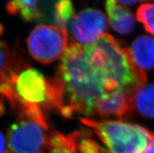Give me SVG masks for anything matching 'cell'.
Instances as JSON below:
<instances>
[{
  "instance_id": "cell-12",
  "label": "cell",
  "mask_w": 154,
  "mask_h": 153,
  "mask_svg": "<svg viewBox=\"0 0 154 153\" xmlns=\"http://www.w3.org/2000/svg\"><path fill=\"white\" fill-rule=\"evenodd\" d=\"M80 134V131H74L68 135L57 131L51 132L48 137L47 153H78Z\"/></svg>"
},
{
  "instance_id": "cell-11",
  "label": "cell",
  "mask_w": 154,
  "mask_h": 153,
  "mask_svg": "<svg viewBox=\"0 0 154 153\" xmlns=\"http://www.w3.org/2000/svg\"><path fill=\"white\" fill-rule=\"evenodd\" d=\"M38 1L17 0L8 2L6 10L11 15H20L24 20L34 22L45 18V12Z\"/></svg>"
},
{
  "instance_id": "cell-2",
  "label": "cell",
  "mask_w": 154,
  "mask_h": 153,
  "mask_svg": "<svg viewBox=\"0 0 154 153\" xmlns=\"http://www.w3.org/2000/svg\"><path fill=\"white\" fill-rule=\"evenodd\" d=\"M85 48L90 63L103 80L106 93L119 88L134 90L146 84V73L135 66L129 49L112 35L103 34Z\"/></svg>"
},
{
  "instance_id": "cell-13",
  "label": "cell",
  "mask_w": 154,
  "mask_h": 153,
  "mask_svg": "<svg viewBox=\"0 0 154 153\" xmlns=\"http://www.w3.org/2000/svg\"><path fill=\"white\" fill-rule=\"evenodd\" d=\"M133 101L137 111L146 118L154 119V84H145L133 90Z\"/></svg>"
},
{
  "instance_id": "cell-19",
  "label": "cell",
  "mask_w": 154,
  "mask_h": 153,
  "mask_svg": "<svg viewBox=\"0 0 154 153\" xmlns=\"http://www.w3.org/2000/svg\"><path fill=\"white\" fill-rule=\"evenodd\" d=\"M117 2L121 6L126 7V6H130L135 5V4H138L141 2H139V1H117Z\"/></svg>"
},
{
  "instance_id": "cell-1",
  "label": "cell",
  "mask_w": 154,
  "mask_h": 153,
  "mask_svg": "<svg viewBox=\"0 0 154 153\" xmlns=\"http://www.w3.org/2000/svg\"><path fill=\"white\" fill-rule=\"evenodd\" d=\"M63 87L64 110L61 116L96 115V107L106 94L105 84L88 58L86 48L71 43L61 57L57 74Z\"/></svg>"
},
{
  "instance_id": "cell-5",
  "label": "cell",
  "mask_w": 154,
  "mask_h": 153,
  "mask_svg": "<svg viewBox=\"0 0 154 153\" xmlns=\"http://www.w3.org/2000/svg\"><path fill=\"white\" fill-rule=\"evenodd\" d=\"M31 57L42 64H49L62 57L68 47V34L56 25L39 24L26 39Z\"/></svg>"
},
{
  "instance_id": "cell-9",
  "label": "cell",
  "mask_w": 154,
  "mask_h": 153,
  "mask_svg": "<svg viewBox=\"0 0 154 153\" xmlns=\"http://www.w3.org/2000/svg\"><path fill=\"white\" fill-rule=\"evenodd\" d=\"M106 10L109 23L116 32L122 35L132 32L135 27V18L130 10L113 0L106 2Z\"/></svg>"
},
{
  "instance_id": "cell-16",
  "label": "cell",
  "mask_w": 154,
  "mask_h": 153,
  "mask_svg": "<svg viewBox=\"0 0 154 153\" xmlns=\"http://www.w3.org/2000/svg\"><path fill=\"white\" fill-rule=\"evenodd\" d=\"M136 16L147 32L154 35V2L142 4L137 10Z\"/></svg>"
},
{
  "instance_id": "cell-4",
  "label": "cell",
  "mask_w": 154,
  "mask_h": 153,
  "mask_svg": "<svg viewBox=\"0 0 154 153\" xmlns=\"http://www.w3.org/2000/svg\"><path fill=\"white\" fill-rule=\"evenodd\" d=\"M82 122L92 128L109 153H142L154 138V133L132 123L86 118Z\"/></svg>"
},
{
  "instance_id": "cell-17",
  "label": "cell",
  "mask_w": 154,
  "mask_h": 153,
  "mask_svg": "<svg viewBox=\"0 0 154 153\" xmlns=\"http://www.w3.org/2000/svg\"><path fill=\"white\" fill-rule=\"evenodd\" d=\"M81 132L78 139V149L80 153H109L106 149L102 147L100 143L88 135V132Z\"/></svg>"
},
{
  "instance_id": "cell-6",
  "label": "cell",
  "mask_w": 154,
  "mask_h": 153,
  "mask_svg": "<svg viewBox=\"0 0 154 153\" xmlns=\"http://www.w3.org/2000/svg\"><path fill=\"white\" fill-rule=\"evenodd\" d=\"M49 124L20 116L10 127L7 145L14 153H44L47 149Z\"/></svg>"
},
{
  "instance_id": "cell-21",
  "label": "cell",
  "mask_w": 154,
  "mask_h": 153,
  "mask_svg": "<svg viewBox=\"0 0 154 153\" xmlns=\"http://www.w3.org/2000/svg\"><path fill=\"white\" fill-rule=\"evenodd\" d=\"M7 153H10V152H7Z\"/></svg>"
},
{
  "instance_id": "cell-20",
  "label": "cell",
  "mask_w": 154,
  "mask_h": 153,
  "mask_svg": "<svg viewBox=\"0 0 154 153\" xmlns=\"http://www.w3.org/2000/svg\"><path fill=\"white\" fill-rule=\"evenodd\" d=\"M142 153H154V138L149 142L146 148Z\"/></svg>"
},
{
  "instance_id": "cell-14",
  "label": "cell",
  "mask_w": 154,
  "mask_h": 153,
  "mask_svg": "<svg viewBox=\"0 0 154 153\" xmlns=\"http://www.w3.org/2000/svg\"><path fill=\"white\" fill-rule=\"evenodd\" d=\"M25 65L12 52L6 42L0 39V86L10 81L14 71Z\"/></svg>"
},
{
  "instance_id": "cell-3",
  "label": "cell",
  "mask_w": 154,
  "mask_h": 153,
  "mask_svg": "<svg viewBox=\"0 0 154 153\" xmlns=\"http://www.w3.org/2000/svg\"><path fill=\"white\" fill-rule=\"evenodd\" d=\"M0 95L17 115L34 106L41 108L44 112L51 110L52 79L45 78L40 71L24 65L13 73L10 85Z\"/></svg>"
},
{
  "instance_id": "cell-15",
  "label": "cell",
  "mask_w": 154,
  "mask_h": 153,
  "mask_svg": "<svg viewBox=\"0 0 154 153\" xmlns=\"http://www.w3.org/2000/svg\"><path fill=\"white\" fill-rule=\"evenodd\" d=\"M74 9L72 2L67 0H61L55 3L53 19L56 26L66 29L68 23L74 18Z\"/></svg>"
},
{
  "instance_id": "cell-8",
  "label": "cell",
  "mask_w": 154,
  "mask_h": 153,
  "mask_svg": "<svg viewBox=\"0 0 154 153\" xmlns=\"http://www.w3.org/2000/svg\"><path fill=\"white\" fill-rule=\"evenodd\" d=\"M135 109L133 90L119 88L108 92L102 98L96 107V114L103 118L129 117Z\"/></svg>"
},
{
  "instance_id": "cell-10",
  "label": "cell",
  "mask_w": 154,
  "mask_h": 153,
  "mask_svg": "<svg viewBox=\"0 0 154 153\" xmlns=\"http://www.w3.org/2000/svg\"><path fill=\"white\" fill-rule=\"evenodd\" d=\"M129 51L139 70L146 72L154 69V38L140 36L133 41Z\"/></svg>"
},
{
  "instance_id": "cell-18",
  "label": "cell",
  "mask_w": 154,
  "mask_h": 153,
  "mask_svg": "<svg viewBox=\"0 0 154 153\" xmlns=\"http://www.w3.org/2000/svg\"><path fill=\"white\" fill-rule=\"evenodd\" d=\"M7 140L0 131V153H7Z\"/></svg>"
},
{
  "instance_id": "cell-7",
  "label": "cell",
  "mask_w": 154,
  "mask_h": 153,
  "mask_svg": "<svg viewBox=\"0 0 154 153\" xmlns=\"http://www.w3.org/2000/svg\"><path fill=\"white\" fill-rule=\"evenodd\" d=\"M107 27L108 21L105 14L93 8L82 10L70 22V32L74 43L84 47L93 45L105 34Z\"/></svg>"
}]
</instances>
